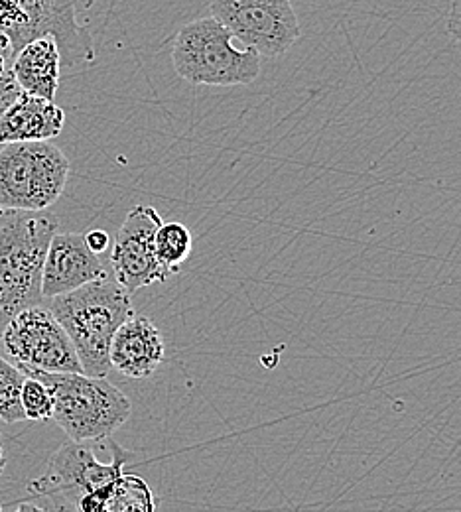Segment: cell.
Returning <instances> with one entry per match:
<instances>
[{"instance_id":"1","label":"cell","mask_w":461,"mask_h":512,"mask_svg":"<svg viewBox=\"0 0 461 512\" xmlns=\"http://www.w3.org/2000/svg\"><path fill=\"white\" fill-rule=\"evenodd\" d=\"M50 312L66 329L83 373L105 379L113 369L109 359L113 337L134 316L131 294L107 276L52 298Z\"/></svg>"},{"instance_id":"2","label":"cell","mask_w":461,"mask_h":512,"mask_svg":"<svg viewBox=\"0 0 461 512\" xmlns=\"http://www.w3.org/2000/svg\"><path fill=\"white\" fill-rule=\"evenodd\" d=\"M60 229L50 213L8 211L0 225V339L20 312L42 306L48 247Z\"/></svg>"},{"instance_id":"3","label":"cell","mask_w":461,"mask_h":512,"mask_svg":"<svg viewBox=\"0 0 461 512\" xmlns=\"http://www.w3.org/2000/svg\"><path fill=\"white\" fill-rule=\"evenodd\" d=\"M26 377L46 384L54 398L52 420L71 442L109 440L131 418L129 396L105 379L85 373H44L16 365Z\"/></svg>"},{"instance_id":"4","label":"cell","mask_w":461,"mask_h":512,"mask_svg":"<svg viewBox=\"0 0 461 512\" xmlns=\"http://www.w3.org/2000/svg\"><path fill=\"white\" fill-rule=\"evenodd\" d=\"M235 42V36L219 20L199 18L178 32L172 64L192 85H251L261 75V54Z\"/></svg>"},{"instance_id":"5","label":"cell","mask_w":461,"mask_h":512,"mask_svg":"<svg viewBox=\"0 0 461 512\" xmlns=\"http://www.w3.org/2000/svg\"><path fill=\"white\" fill-rule=\"evenodd\" d=\"M93 0H0V30L12 40L14 52L40 36H54L62 65L75 69L95 62L91 32L79 22Z\"/></svg>"},{"instance_id":"6","label":"cell","mask_w":461,"mask_h":512,"mask_svg":"<svg viewBox=\"0 0 461 512\" xmlns=\"http://www.w3.org/2000/svg\"><path fill=\"white\" fill-rule=\"evenodd\" d=\"M69 160L52 142L0 146V211H46L66 190Z\"/></svg>"},{"instance_id":"7","label":"cell","mask_w":461,"mask_h":512,"mask_svg":"<svg viewBox=\"0 0 461 512\" xmlns=\"http://www.w3.org/2000/svg\"><path fill=\"white\" fill-rule=\"evenodd\" d=\"M111 463H101L89 442H67L58 449L42 477L28 483L26 491L34 497H48L56 511L77 512L79 501L115 483L131 457V451L111 442Z\"/></svg>"},{"instance_id":"8","label":"cell","mask_w":461,"mask_h":512,"mask_svg":"<svg viewBox=\"0 0 461 512\" xmlns=\"http://www.w3.org/2000/svg\"><path fill=\"white\" fill-rule=\"evenodd\" d=\"M209 8L239 44L264 58L288 54L302 36L290 0H211Z\"/></svg>"},{"instance_id":"9","label":"cell","mask_w":461,"mask_h":512,"mask_svg":"<svg viewBox=\"0 0 461 512\" xmlns=\"http://www.w3.org/2000/svg\"><path fill=\"white\" fill-rule=\"evenodd\" d=\"M2 343L16 365L44 373H83L75 347L50 308L20 312L2 333Z\"/></svg>"},{"instance_id":"10","label":"cell","mask_w":461,"mask_h":512,"mask_svg":"<svg viewBox=\"0 0 461 512\" xmlns=\"http://www.w3.org/2000/svg\"><path fill=\"white\" fill-rule=\"evenodd\" d=\"M160 225L162 217L152 205H136L115 237L111 251L113 274L131 296L140 288L166 282L170 276L154 249V237Z\"/></svg>"},{"instance_id":"11","label":"cell","mask_w":461,"mask_h":512,"mask_svg":"<svg viewBox=\"0 0 461 512\" xmlns=\"http://www.w3.org/2000/svg\"><path fill=\"white\" fill-rule=\"evenodd\" d=\"M107 270L79 233H56L44 260L42 296L52 300L89 282L107 278Z\"/></svg>"},{"instance_id":"12","label":"cell","mask_w":461,"mask_h":512,"mask_svg":"<svg viewBox=\"0 0 461 512\" xmlns=\"http://www.w3.org/2000/svg\"><path fill=\"white\" fill-rule=\"evenodd\" d=\"M162 331L146 316L125 321L111 343V367L129 379H148L164 361Z\"/></svg>"},{"instance_id":"13","label":"cell","mask_w":461,"mask_h":512,"mask_svg":"<svg viewBox=\"0 0 461 512\" xmlns=\"http://www.w3.org/2000/svg\"><path fill=\"white\" fill-rule=\"evenodd\" d=\"M66 113L54 101L24 93L0 119V146L10 142H44L62 134Z\"/></svg>"},{"instance_id":"14","label":"cell","mask_w":461,"mask_h":512,"mask_svg":"<svg viewBox=\"0 0 461 512\" xmlns=\"http://www.w3.org/2000/svg\"><path fill=\"white\" fill-rule=\"evenodd\" d=\"M12 73L24 93L54 101L62 81V56L54 36H40L16 52Z\"/></svg>"},{"instance_id":"15","label":"cell","mask_w":461,"mask_h":512,"mask_svg":"<svg viewBox=\"0 0 461 512\" xmlns=\"http://www.w3.org/2000/svg\"><path fill=\"white\" fill-rule=\"evenodd\" d=\"M156 499L148 483L136 475L123 473L107 491L99 512H154Z\"/></svg>"},{"instance_id":"16","label":"cell","mask_w":461,"mask_h":512,"mask_svg":"<svg viewBox=\"0 0 461 512\" xmlns=\"http://www.w3.org/2000/svg\"><path fill=\"white\" fill-rule=\"evenodd\" d=\"M154 249L160 264L170 272H180V266L194 251L192 231L178 221H162L154 237Z\"/></svg>"},{"instance_id":"17","label":"cell","mask_w":461,"mask_h":512,"mask_svg":"<svg viewBox=\"0 0 461 512\" xmlns=\"http://www.w3.org/2000/svg\"><path fill=\"white\" fill-rule=\"evenodd\" d=\"M24 373L0 357V420L6 424H18L26 420L22 410V384Z\"/></svg>"},{"instance_id":"18","label":"cell","mask_w":461,"mask_h":512,"mask_svg":"<svg viewBox=\"0 0 461 512\" xmlns=\"http://www.w3.org/2000/svg\"><path fill=\"white\" fill-rule=\"evenodd\" d=\"M26 377V375H24ZM22 410L26 420L46 422L54 414V398L46 384L36 377H26L22 384Z\"/></svg>"},{"instance_id":"19","label":"cell","mask_w":461,"mask_h":512,"mask_svg":"<svg viewBox=\"0 0 461 512\" xmlns=\"http://www.w3.org/2000/svg\"><path fill=\"white\" fill-rule=\"evenodd\" d=\"M20 95H22V87L18 85L12 69L2 71L0 73V119L18 101Z\"/></svg>"},{"instance_id":"20","label":"cell","mask_w":461,"mask_h":512,"mask_svg":"<svg viewBox=\"0 0 461 512\" xmlns=\"http://www.w3.org/2000/svg\"><path fill=\"white\" fill-rule=\"evenodd\" d=\"M85 241H87L89 249L99 255V253H105V251L109 249L111 237H109V233L103 231V229H93V231H89V233L85 235Z\"/></svg>"},{"instance_id":"21","label":"cell","mask_w":461,"mask_h":512,"mask_svg":"<svg viewBox=\"0 0 461 512\" xmlns=\"http://www.w3.org/2000/svg\"><path fill=\"white\" fill-rule=\"evenodd\" d=\"M448 30L456 44L460 46L461 52V0H452L450 6V16H448Z\"/></svg>"},{"instance_id":"22","label":"cell","mask_w":461,"mask_h":512,"mask_svg":"<svg viewBox=\"0 0 461 512\" xmlns=\"http://www.w3.org/2000/svg\"><path fill=\"white\" fill-rule=\"evenodd\" d=\"M14 56H16V52H14L12 40L0 30V73L12 67Z\"/></svg>"},{"instance_id":"23","label":"cell","mask_w":461,"mask_h":512,"mask_svg":"<svg viewBox=\"0 0 461 512\" xmlns=\"http://www.w3.org/2000/svg\"><path fill=\"white\" fill-rule=\"evenodd\" d=\"M14 512H46V509H42L38 505H32V503H20V507Z\"/></svg>"},{"instance_id":"24","label":"cell","mask_w":461,"mask_h":512,"mask_svg":"<svg viewBox=\"0 0 461 512\" xmlns=\"http://www.w3.org/2000/svg\"><path fill=\"white\" fill-rule=\"evenodd\" d=\"M4 467H6V455H4V446H2V436H0V477L4 473Z\"/></svg>"},{"instance_id":"25","label":"cell","mask_w":461,"mask_h":512,"mask_svg":"<svg viewBox=\"0 0 461 512\" xmlns=\"http://www.w3.org/2000/svg\"><path fill=\"white\" fill-rule=\"evenodd\" d=\"M4 215H6V211H0V225H2V221H4Z\"/></svg>"},{"instance_id":"26","label":"cell","mask_w":461,"mask_h":512,"mask_svg":"<svg viewBox=\"0 0 461 512\" xmlns=\"http://www.w3.org/2000/svg\"><path fill=\"white\" fill-rule=\"evenodd\" d=\"M0 512H2V505H0Z\"/></svg>"}]
</instances>
